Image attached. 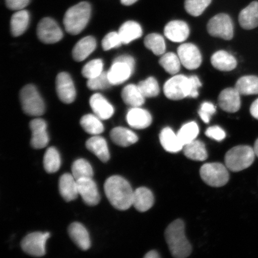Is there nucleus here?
Returning <instances> with one entry per match:
<instances>
[{"label":"nucleus","instance_id":"obj_1","mask_svg":"<svg viewBox=\"0 0 258 258\" xmlns=\"http://www.w3.org/2000/svg\"><path fill=\"white\" fill-rule=\"evenodd\" d=\"M106 198L113 207L125 211L133 206L134 191L127 180L120 176H112L104 184Z\"/></svg>","mask_w":258,"mask_h":258},{"label":"nucleus","instance_id":"obj_2","mask_svg":"<svg viewBox=\"0 0 258 258\" xmlns=\"http://www.w3.org/2000/svg\"><path fill=\"white\" fill-rule=\"evenodd\" d=\"M165 238L174 257L184 258L191 253L192 247L185 234V224L180 219L173 221L166 228Z\"/></svg>","mask_w":258,"mask_h":258},{"label":"nucleus","instance_id":"obj_3","mask_svg":"<svg viewBox=\"0 0 258 258\" xmlns=\"http://www.w3.org/2000/svg\"><path fill=\"white\" fill-rule=\"evenodd\" d=\"M91 15V6L83 2L70 8L64 14L63 24L67 32L77 35L85 28Z\"/></svg>","mask_w":258,"mask_h":258},{"label":"nucleus","instance_id":"obj_4","mask_svg":"<svg viewBox=\"0 0 258 258\" xmlns=\"http://www.w3.org/2000/svg\"><path fill=\"white\" fill-rule=\"evenodd\" d=\"M253 148L238 145L229 150L225 157V166L233 172H240L249 167L255 159Z\"/></svg>","mask_w":258,"mask_h":258},{"label":"nucleus","instance_id":"obj_5","mask_svg":"<svg viewBox=\"0 0 258 258\" xmlns=\"http://www.w3.org/2000/svg\"><path fill=\"white\" fill-rule=\"evenodd\" d=\"M20 99L26 114L37 117L44 114V103L35 86L28 85L24 87L21 90Z\"/></svg>","mask_w":258,"mask_h":258},{"label":"nucleus","instance_id":"obj_6","mask_svg":"<svg viewBox=\"0 0 258 258\" xmlns=\"http://www.w3.org/2000/svg\"><path fill=\"white\" fill-rule=\"evenodd\" d=\"M228 169L221 163H206L201 167L200 173L203 181L208 185L221 187L228 182L230 175Z\"/></svg>","mask_w":258,"mask_h":258},{"label":"nucleus","instance_id":"obj_7","mask_svg":"<svg viewBox=\"0 0 258 258\" xmlns=\"http://www.w3.org/2000/svg\"><path fill=\"white\" fill-rule=\"evenodd\" d=\"M207 29L213 37L230 40L234 36V27L232 19L227 14H221L210 19Z\"/></svg>","mask_w":258,"mask_h":258},{"label":"nucleus","instance_id":"obj_8","mask_svg":"<svg viewBox=\"0 0 258 258\" xmlns=\"http://www.w3.org/2000/svg\"><path fill=\"white\" fill-rule=\"evenodd\" d=\"M164 95L167 98L178 101L188 97L189 93V77L177 75L167 80L164 86Z\"/></svg>","mask_w":258,"mask_h":258},{"label":"nucleus","instance_id":"obj_9","mask_svg":"<svg viewBox=\"0 0 258 258\" xmlns=\"http://www.w3.org/2000/svg\"><path fill=\"white\" fill-rule=\"evenodd\" d=\"M49 233L34 232L26 235L21 241V247L25 253L35 257L46 254V243L50 237Z\"/></svg>","mask_w":258,"mask_h":258},{"label":"nucleus","instance_id":"obj_10","mask_svg":"<svg viewBox=\"0 0 258 258\" xmlns=\"http://www.w3.org/2000/svg\"><path fill=\"white\" fill-rule=\"evenodd\" d=\"M39 40L45 44L57 43L63 37V32L54 19L50 18L42 19L37 28Z\"/></svg>","mask_w":258,"mask_h":258},{"label":"nucleus","instance_id":"obj_11","mask_svg":"<svg viewBox=\"0 0 258 258\" xmlns=\"http://www.w3.org/2000/svg\"><path fill=\"white\" fill-rule=\"evenodd\" d=\"M177 51L180 62L186 69L196 70L201 66L202 54L195 44H182L177 48Z\"/></svg>","mask_w":258,"mask_h":258},{"label":"nucleus","instance_id":"obj_12","mask_svg":"<svg viewBox=\"0 0 258 258\" xmlns=\"http://www.w3.org/2000/svg\"><path fill=\"white\" fill-rule=\"evenodd\" d=\"M56 89L58 97L64 104H71L76 97V90L72 77L67 73L58 74L56 80Z\"/></svg>","mask_w":258,"mask_h":258},{"label":"nucleus","instance_id":"obj_13","mask_svg":"<svg viewBox=\"0 0 258 258\" xmlns=\"http://www.w3.org/2000/svg\"><path fill=\"white\" fill-rule=\"evenodd\" d=\"M30 126L32 132L31 146L35 149L46 147L49 142L46 121L41 118L34 119L30 122Z\"/></svg>","mask_w":258,"mask_h":258},{"label":"nucleus","instance_id":"obj_14","mask_svg":"<svg viewBox=\"0 0 258 258\" xmlns=\"http://www.w3.org/2000/svg\"><path fill=\"white\" fill-rule=\"evenodd\" d=\"M79 195L82 196L86 204L94 206L100 202V195L98 187L92 178L77 180Z\"/></svg>","mask_w":258,"mask_h":258},{"label":"nucleus","instance_id":"obj_15","mask_svg":"<svg viewBox=\"0 0 258 258\" xmlns=\"http://www.w3.org/2000/svg\"><path fill=\"white\" fill-rule=\"evenodd\" d=\"M218 104L222 110L236 112L241 106L240 94L235 88L225 89L219 95Z\"/></svg>","mask_w":258,"mask_h":258},{"label":"nucleus","instance_id":"obj_16","mask_svg":"<svg viewBox=\"0 0 258 258\" xmlns=\"http://www.w3.org/2000/svg\"><path fill=\"white\" fill-rule=\"evenodd\" d=\"M164 35L169 40L175 43H182L188 38L189 28L188 24L182 21H172L164 28Z\"/></svg>","mask_w":258,"mask_h":258},{"label":"nucleus","instance_id":"obj_17","mask_svg":"<svg viewBox=\"0 0 258 258\" xmlns=\"http://www.w3.org/2000/svg\"><path fill=\"white\" fill-rule=\"evenodd\" d=\"M59 192L66 202L74 201L79 195L78 182L72 174L64 173L59 182Z\"/></svg>","mask_w":258,"mask_h":258},{"label":"nucleus","instance_id":"obj_18","mask_svg":"<svg viewBox=\"0 0 258 258\" xmlns=\"http://www.w3.org/2000/svg\"><path fill=\"white\" fill-rule=\"evenodd\" d=\"M90 105L95 114L101 120H108L114 114V108L100 93H95L92 96L90 99Z\"/></svg>","mask_w":258,"mask_h":258},{"label":"nucleus","instance_id":"obj_19","mask_svg":"<svg viewBox=\"0 0 258 258\" xmlns=\"http://www.w3.org/2000/svg\"><path fill=\"white\" fill-rule=\"evenodd\" d=\"M126 118L128 124L137 129L147 128L152 122L150 113L140 107H132L128 111Z\"/></svg>","mask_w":258,"mask_h":258},{"label":"nucleus","instance_id":"obj_20","mask_svg":"<svg viewBox=\"0 0 258 258\" xmlns=\"http://www.w3.org/2000/svg\"><path fill=\"white\" fill-rule=\"evenodd\" d=\"M238 21L244 30H250L258 27V2L254 1L240 12Z\"/></svg>","mask_w":258,"mask_h":258},{"label":"nucleus","instance_id":"obj_21","mask_svg":"<svg viewBox=\"0 0 258 258\" xmlns=\"http://www.w3.org/2000/svg\"><path fill=\"white\" fill-rule=\"evenodd\" d=\"M71 238L80 249L88 250L91 245L89 234L83 225L79 222H74L69 228Z\"/></svg>","mask_w":258,"mask_h":258},{"label":"nucleus","instance_id":"obj_22","mask_svg":"<svg viewBox=\"0 0 258 258\" xmlns=\"http://www.w3.org/2000/svg\"><path fill=\"white\" fill-rule=\"evenodd\" d=\"M86 148L94 154L102 162L105 163L110 158L107 143L105 139L98 135H95L86 141Z\"/></svg>","mask_w":258,"mask_h":258},{"label":"nucleus","instance_id":"obj_23","mask_svg":"<svg viewBox=\"0 0 258 258\" xmlns=\"http://www.w3.org/2000/svg\"><path fill=\"white\" fill-rule=\"evenodd\" d=\"M96 47L95 38L92 36L84 37L77 42L73 50L74 59L77 62H82L85 60Z\"/></svg>","mask_w":258,"mask_h":258},{"label":"nucleus","instance_id":"obj_24","mask_svg":"<svg viewBox=\"0 0 258 258\" xmlns=\"http://www.w3.org/2000/svg\"><path fill=\"white\" fill-rule=\"evenodd\" d=\"M134 70L128 64L123 62H113L108 72V78L112 85H118L130 78Z\"/></svg>","mask_w":258,"mask_h":258},{"label":"nucleus","instance_id":"obj_25","mask_svg":"<svg viewBox=\"0 0 258 258\" xmlns=\"http://www.w3.org/2000/svg\"><path fill=\"white\" fill-rule=\"evenodd\" d=\"M154 203L153 194L151 190L140 187L134 191L133 206L138 211L144 212L153 207Z\"/></svg>","mask_w":258,"mask_h":258},{"label":"nucleus","instance_id":"obj_26","mask_svg":"<svg viewBox=\"0 0 258 258\" xmlns=\"http://www.w3.org/2000/svg\"><path fill=\"white\" fill-rule=\"evenodd\" d=\"M160 141L164 149L168 152L177 153L183 149V145L178 136L170 127L164 128L161 131Z\"/></svg>","mask_w":258,"mask_h":258},{"label":"nucleus","instance_id":"obj_27","mask_svg":"<svg viewBox=\"0 0 258 258\" xmlns=\"http://www.w3.org/2000/svg\"><path fill=\"white\" fill-rule=\"evenodd\" d=\"M211 63L215 69L221 72H230L234 70L237 64L235 58L224 50L217 51L213 54Z\"/></svg>","mask_w":258,"mask_h":258},{"label":"nucleus","instance_id":"obj_28","mask_svg":"<svg viewBox=\"0 0 258 258\" xmlns=\"http://www.w3.org/2000/svg\"><path fill=\"white\" fill-rule=\"evenodd\" d=\"M110 137L113 143L122 147L131 146L138 141V137L134 132L122 127L113 128Z\"/></svg>","mask_w":258,"mask_h":258},{"label":"nucleus","instance_id":"obj_29","mask_svg":"<svg viewBox=\"0 0 258 258\" xmlns=\"http://www.w3.org/2000/svg\"><path fill=\"white\" fill-rule=\"evenodd\" d=\"M118 34L120 35L122 44H127L132 41L140 38L143 35V30L141 25L137 22L129 21L121 26L119 29Z\"/></svg>","mask_w":258,"mask_h":258},{"label":"nucleus","instance_id":"obj_30","mask_svg":"<svg viewBox=\"0 0 258 258\" xmlns=\"http://www.w3.org/2000/svg\"><path fill=\"white\" fill-rule=\"evenodd\" d=\"M121 98L125 104L132 107H140L145 103V97L138 86L129 85L121 92Z\"/></svg>","mask_w":258,"mask_h":258},{"label":"nucleus","instance_id":"obj_31","mask_svg":"<svg viewBox=\"0 0 258 258\" xmlns=\"http://www.w3.org/2000/svg\"><path fill=\"white\" fill-rule=\"evenodd\" d=\"M30 22V14L27 11L21 10L13 15L11 21L12 34L15 37L23 34Z\"/></svg>","mask_w":258,"mask_h":258},{"label":"nucleus","instance_id":"obj_32","mask_svg":"<svg viewBox=\"0 0 258 258\" xmlns=\"http://www.w3.org/2000/svg\"><path fill=\"white\" fill-rule=\"evenodd\" d=\"M183 153L189 159L195 161H205L208 154L205 145L202 141L194 140L183 146Z\"/></svg>","mask_w":258,"mask_h":258},{"label":"nucleus","instance_id":"obj_33","mask_svg":"<svg viewBox=\"0 0 258 258\" xmlns=\"http://www.w3.org/2000/svg\"><path fill=\"white\" fill-rule=\"evenodd\" d=\"M235 88L240 95H258V77H241L235 84Z\"/></svg>","mask_w":258,"mask_h":258},{"label":"nucleus","instance_id":"obj_34","mask_svg":"<svg viewBox=\"0 0 258 258\" xmlns=\"http://www.w3.org/2000/svg\"><path fill=\"white\" fill-rule=\"evenodd\" d=\"M97 116L93 114L84 115L81 118L80 124L87 133L95 135H99L104 131V125Z\"/></svg>","mask_w":258,"mask_h":258},{"label":"nucleus","instance_id":"obj_35","mask_svg":"<svg viewBox=\"0 0 258 258\" xmlns=\"http://www.w3.org/2000/svg\"><path fill=\"white\" fill-rule=\"evenodd\" d=\"M43 164L45 170L48 173H53L60 169L61 159L59 153L56 148L49 147L44 154Z\"/></svg>","mask_w":258,"mask_h":258},{"label":"nucleus","instance_id":"obj_36","mask_svg":"<svg viewBox=\"0 0 258 258\" xmlns=\"http://www.w3.org/2000/svg\"><path fill=\"white\" fill-rule=\"evenodd\" d=\"M72 170V175L77 180L92 178L93 176L92 167L85 159H80L74 161Z\"/></svg>","mask_w":258,"mask_h":258},{"label":"nucleus","instance_id":"obj_37","mask_svg":"<svg viewBox=\"0 0 258 258\" xmlns=\"http://www.w3.org/2000/svg\"><path fill=\"white\" fill-rule=\"evenodd\" d=\"M145 46L153 51L156 55L163 54L166 51V44L161 35L153 33L148 35L144 40Z\"/></svg>","mask_w":258,"mask_h":258},{"label":"nucleus","instance_id":"obj_38","mask_svg":"<svg viewBox=\"0 0 258 258\" xmlns=\"http://www.w3.org/2000/svg\"><path fill=\"white\" fill-rule=\"evenodd\" d=\"M199 134V128L198 124L195 121H191L183 125L177 135L184 146L185 145L196 140Z\"/></svg>","mask_w":258,"mask_h":258},{"label":"nucleus","instance_id":"obj_39","mask_svg":"<svg viewBox=\"0 0 258 258\" xmlns=\"http://www.w3.org/2000/svg\"><path fill=\"white\" fill-rule=\"evenodd\" d=\"M159 63L167 73L172 75L179 72L181 64L178 55L172 52L164 54L160 58Z\"/></svg>","mask_w":258,"mask_h":258},{"label":"nucleus","instance_id":"obj_40","mask_svg":"<svg viewBox=\"0 0 258 258\" xmlns=\"http://www.w3.org/2000/svg\"><path fill=\"white\" fill-rule=\"evenodd\" d=\"M138 86L145 98H153L159 95V83L153 77H148L146 80L142 81L138 84Z\"/></svg>","mask_w":258,"mask_h":258},{"label":"nucleus","instance_id":"obj_41","mask_svg":"<svg viewBox=\"0 0 258 258\" xmlns=\"http://www.w3.org/2000/svg\"><path fill=\"white\" fill-rule=\"evenodd\" d=\"M211 2L212 0H185V11L190 15L197 17L202 15Z\"/></svg>","mask_w":258,"mask_h":258},{"label":"nucleus","instance_id":"obj_42","mask_svg":"<svg viewBox=\"0 0 258 258\" xmlns=\"http://www.w3.org/2000/svg\"><path fill=\"white\" fill-rule=\"evenodd\" d=\"M104 63L101 59H94L90 61L84 66L82 75L85 78L91 79L98 76L103 72Z\"/></svg>","mask_w":258,"mask_h":258},{"label":"nucleus","instance_id":"obj_43","mask_svg":"<svg viewBox=\"0 0 258 258\" xmlns=\"http://www.w3.org/2000/svg\"><path fill=\"white\" fill-rule=\"evenodd\" d=\"M112 85L108 78V72H104L95 78L89 79L87 83L88 88L92 90L108 89Z\"/></svg>","mask_w":258,"mask_h":258},{"label":"nucleus","instance_id":"obj_44","mask_svg":"<svg viewBox=\"0 0 258 258\" xmlns=\"http://www.w3.org/2000/svg\"><path fill=\"white\" fill-rule=\"evenodd\" d=\"M122 44L120 35L117 32H109L104 38L102 42V48L105 51L120 47Z\"/></svg>","mask_w":258,"mask_h":258},{"label":"nucleus","instance_id":"obj_45","mask_svg":"<svg viewBox=\"0 0 258 258\" xmlns=\"http://www.w3.org/2000/svg\"><path fill=\"white\" fill-rule=\"evenodd\" d=\"M216 106L211 102H203L199 111V114L205 123H209L211 117L216 112Z\"/></svg>","mask_w":258,"mask_h":258},{"label":"nucleus","instance_id":"obj_46","mask_svg":"<svg viewBox=\"0 0 258 258\" xmlns=\"http://www.w3.org/2000/svg\"><path fill=\"white\" fill-rule=\"evenodd\" d=\"M206 136L215 141H221L226 137L225 131L218 125L209 127L205 132Z\"/></svg>","mask_w":258,"mask_h":258},{"label":"nucleus","instance_id":"obj_47","mask_svg":"<svg viewBox=\"0 0 258 258\" xmlns=\"http://www.w3.org/2000/svg\"><path fill=\"white\" fill-rule=\"evenodd\" d=\"M189 98H196L199 96L198 89L202 86L201 81L198 77L192 76L189 77Z\"/></svg>","mask_w":258,"mask_h":258},{"label":"nucleus","instance_id":"obj_48","mask_svg":"<svg viewBox=\"0 0 258 258\" xmlns=\"http://www.w3.org/2000/svg\"><path fill=\"white\" fill-rule=\"evenodd\" d=\"M30 0H6L7 7L12 11H21L27 7Z\"/></svg>","mask_w":258,"mask_h":258},{"label":"nucleus","instance_id":"obj_49","mask_svg":"<svg viewBox=\"0 0 258 258\" xmlns=\"http://www.w3.org/2000/svg\"><path fill=\"white\" fill-rule=\"evenodd\" d=\"M123 62L128 64L131 67V69L134 71L135 68V59L133 57L131 56L127 55V54H124L115 58L113 61V62Z\"/></svg>","mask_w":258,"mask_h":258},{"label":"nucleus","instance_id":"obj_50","mask_svg":"<svg viewBox=\"0 0 258 258\" xmlns=\"http://www.w3.org/2000/svg\"><path fill=\"white\" fill-rule=\"evenodd\" d=\"M250 112L252 117L258 120V99H256L252 104H251L250 108Z\"/></svg>","mask_w":258,"mask_h":258},{"label":"nucleus","instance_id":"obj_51","mask_svg":"<svg viewBox=\"0 0 258 258\" xmlns=\"http://www.w3.org/2000/svg\"><path fill=\"white\" fill-rule=\"evenodd\" d=\"M145 258H159L160 255L156 251L151 250L144 256Z\"/></svg>","mask_w":258,"mask_h":258},{"label":"nucleus","instance_id":"obj_52","mask_svg":"<svg viewBox=\"0 0 258 258\" xmlns=\"http://www.w3.org/2000/svg\"><path fill=\"white\" fill-rule=\"evenodd\" d=\"M138 0H121L122 5L124 6H131L134 5V3H136Z\"/></svg>","mask_w":258,"mask_h":258},{"label":"nucleus","instance_id":"obj_53","mask_svg":"<svg viewBox=\"0 0 258 258\" xmlns=\"http://www.w3.org/2000/svg\"><path fill=\"white\" fill-rule=\"evenodd\" d=\"M253 150L254 151V153H255L256 156L258 157V139L254 143Z\"/></svg>","mask_w":258,"mask_h":258}]
</instances>
